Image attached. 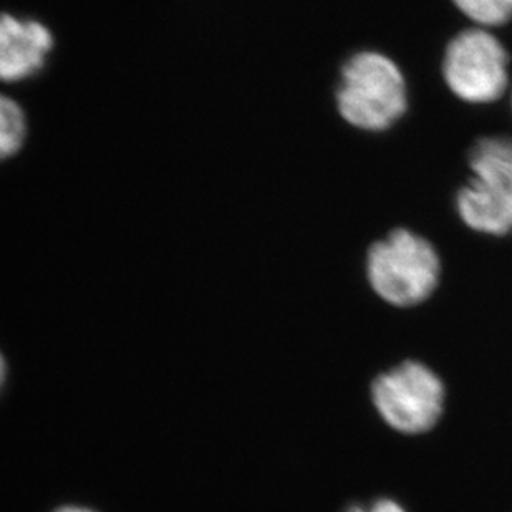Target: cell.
I'll use <instances>...</instances> for the list:
<instances>
[{"mask_svg":"<svg viewBox=\"0 0 512 512\" xmlns=\"http://www.w3.org/2000/svg\"><path fill=\"white\" fill-rule=\"evenodd\" d=\"M509 57L504 45L484 29L459 32L446 47L443 78L463 102L486 105L508 88Z\"/></svg>","mask_w":512,"mask_h":512,"instance_id":"obj_4","label":"cell"},{"mask_svg":"<svg viewBox=\"0 0 512 512\" xmlns=\"http://www.w3.org/2000/svg\"><path fill=\"white\" fill-rule=\"evenodd\" d=\"M337 108L358 130L392 128L408 108V90L400 67L380 52H358L343 63Z\"/></svg>","mask_w":512,"mask_h":512,"instance_id":"obj_1","label":"cell"},{"mask_svg":"<svg viewBox=\"0 0 512 512\" xmlns=\"http://www.w3.org/2000/svg\"><path fill=\"white\" fill-rule=\"evenodd\" d=\"M57 512H93L90 509L77 508V506H67V508L58 509Z\"/></svg>","mask_w":512,"mask_h":512,"instance_id":"obj_10","label":"cell"},{"mask_svg":"<svg viewBox=\"0 0 512 512\" xmlns=\"http://www.w3.org/2000/svg\"><path fill=\"white\" fill-rule=\"evenodd\" d=\"M54 47L50 30L34 20L0 15V80L19 82L44 67Z\"/></svg>","mask_w":512,"mask_h":512,"instance_id":"obj_6","label":"cell"},{"mask_svg":"<svg viewBox=\"0 0 512 512\" xmlns=\"http://www.w3.org/2000/svg\"><path fill=\"white\" fill-rule=\"evenodd\" d=\"M373 403L388 425L406 435L431 430L445 406V387L423 363L405 362L373 383Z\"/></svg>","mask_w":512,"mask_h":512,"instance_id":"obj_5","label":"cell"},{"mask_svg":"<svg viewBox=\"0 0 512 512\" xmlns=\"http://www.w3.org/2000/svg\"><path fill=\"white\" fill-rule=\"evenodd\" d=\"M5 380V362L4 358H2V355H0V387H2V383H4Z\"/></svg>","mask_w":512,"mask_h":512,"instance_id":"obj_11","label":"cell"},{"mask_svg":"<svg viewBox=\"0 0 512 512\" xmlns=\"http://www.w3.org/2000/svg\"><path fill=\"white\" fill-rule=\"evenodd\" d=\"M471 179L456 194V211L469 229L491 236L512 232V140L486 136L469 153Z\"/></svg>","mask_w":512,"mask_h":512,"instance_id":"obj_2","label":"cell"},{"mask_svg":"<svg viewBox=\"0 0 512 512\" xmlns=\"http://www.w3.org/2000/svg\"><path fill=\"white\" fill-rule=\"evenodd\" d=\"M440 272L433 244L408 229H395L368 251V282L385 302L397 307L425 302L438 287Z\"/></svg>","mask_w":512,"mask_h":512,"instance_id":"obj_3","label":"cell"},{"mask_svg":"<svg viewBox=\"0 0 512 512\" xmlns=\"http://www.w3.org/2000/svg\"><path fill=\"white\" fill-rule=\"evenodd\" d=\"M348 512H406L405 509L401 508L400 504L390 499H380L370 506H355Z\"/></svg>","mask_w":512,"mask_h":512,"instance_id":"obj_9","label":"cell"},{"mask_svg":"<svg viewBox=\"0 0 512 512\" xmlns=\"http://www.w3.org/2000/svg\"><path fill=\"white\" fill-rule=\"evenodd\" d=\"M27 135L24 112L10 98L0 95V161L14 156Z\"/></svg>","mask_w":512,"mask_h":512,"instance_id":"obj_7","label":"cell"},{"mask_svg":"<svg viewBox=\"0 0 512 512\" xmlns=\"http://www.w3.org/2000/svg\"><path fill=\"white\" fill-rule=\"evenodd\" d=\"M469 20L481 27H499L512 19V0H453Z\"/></svg>","mask_w":512,"mask_h":512,"instance_id":"obj_8","label":"cell"}]
</instances>
